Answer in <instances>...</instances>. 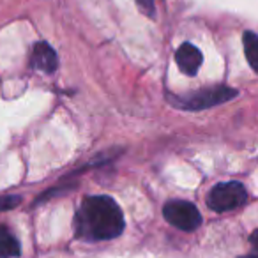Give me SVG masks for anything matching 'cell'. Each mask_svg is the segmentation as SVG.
Returning a JSON list of instances; mask_svg holds the SVG:
<instances>
[{
	"label": "cell",
	"instance_id": "6",
	"mask_svg": "<svg viewBox=\"0 0 258 258\" xmlns=\"http://www.w3.org/2000/svg\"><path fill=\"white\" fill-rule=\"evenodd\" d=\"M32 66L37 71L53 73L58 68V58L53 48L48 43H37L32 51Z\"/></svg>",
	"mask_w": 258,
	"mask_h": 258
},
{
	"label": "cell",
	"instance_id": "3",
	"mask_svg": "<svg viewBox=\"0 0 258 258\" xmlns=\"http://www.w3.org/2000/svg\"><path fill=\"white\" fill-rule=\"evenodd\" d=\"M247 200V191L240 182H223L212 187L209 193L207 205L216 212H226L244 205Z\"/></svg>",
	"mask_w": 258,
	"mask_h": 258
},
{
	"label": "cell",
	"instance_id": "7",
	"mask_svg": "<svg viewBox=\"0 0 258 258\" xmlns=\"http://www.w3.org/2000/svg\"><path fill=\"white\" fill-rule=\"evenodd\" d=\"M20 242L6 226H0V258L20 256Z\"/></svg>",
	"mask_w": 258,
	"mask_h": 258
},
{
	"label": "cell",
	"instance_id": "10",
	"mask_svg": "<svg viewBox=\"0 0 258 258\" xmlns=\"http://www.w3.org/2000/svg\"><path fill=\"white\" fill-rule=\"evenodd\" d=\"M20 197H0V211H8L20 204Z\"/></svg>",
	"mask_w": 258,
	"mask_h": 258
},
{
	"label": "cell",
	"instance_id": "12",
	"mask_svg": "<svg viewBox=\"0 0 258 258\" xmlns=\"http://www.w3.org/2000/svg\"><path fill=\"white\" fill-rule=\"evenodd\" d=\"M240 258H256V256H253V254H249V256H240Z\"/></svg>",
	"mask_w": 258,
	"mask_h": 258
},
{
	"label": "cell",
	"instance_id": "9",
	"mask_svg": "<svg viewBox=\"0 0 258 258\" xmlns=\"http://www.w3.org/2000/svg\"><path fill=\"white\" fill-rule=\"evenodd\" d=\"M138 8L144 15H147L149 18H154L156 16V6H154V0H137Z\"/></svg>",
	"mask_w": 258,
	"mask_h": 258
},
{
	"label": "cell",
	"instance_id": "11",
	"mask_svg": "<svg viewBox=\"0 0 258 258\" xmlns=\"http://www.w3.org/2000/svg\"><path fill=\"white\" fill-rule=\"evenodd\" d=\"M249 242H251V247H253V256L258 258V230H256V232L251 233Z\"/></svg>",
	"mask_w": 258,
	"mask_h": 258
},
{
	"label": "cell",
	"instance_id": "4",
	"mask_svg": "<svg viewBox=\"0 0 258 258\" xmlns=\"http://www.w3.org/2000/svg\"><path fill=\"white\" fill-rule=\"evenodd\" d=\"M165 219L175 228L184 232H195L202 225V214L191 202L186 200H170L163 207Z\"/></svg>",
	"mask_w": 258,
	"mask_h": 258
},
{
	"label": "cell",
	"instance_id": "5",
	"mask_svg": "<svg viewBox=\"0 0 258 258\" xmlns=\"http://www.w3.org/2000/svg\"><path fill=\"white\" fill-rule=\"evenodd\" d=\"M202 60H204V57H202L200 50H198L195 44L191 43H184L180 44L179 48H177L175 51V62L177 66H179V69L184 73V75L187 76H195L198 73V69H200L202 66Z\"/></svg>",
	"mask_w": 258,
	"mask_h": 258
},
{
	"label": "cell",
	"instance_id": "1",
	"mask_svg": "<svg viewBox=\"0 0 258 258\" xmlns=\"http://www.w3.org/2000/svg\"><path fill=\"white\" fill-rule=\"evenodd\" d=\"M124 230V216L115 200L104 195L89 197L75 216V232L80 239L110 240Z\"/></svg>",
	"mask_w": 258,
	"mask_h": 258
},
{
	"label": "cell",
	"instance_id": "2",
	"mask_svg": "<svg viewBox=\"0 0 258 258\" xmlns=\"http://www.w3.org/2000/svg\"><path fill=\"white\" fill-rule=\"evenodd\" d=\"M237 96V90L230 89V87H209V89L197 90L193 94H186V96H172L168 94V101L172 106L180 108V110H207L216 104H221L230 101L232 97Z\"/></svg>",
	"mask_w": 258,
	"mask_h": 258
},
{
	"label": "cell",
	"instance_id": "8",
	"mask_svg": "<svg viewBox=\"0 0 258 258\" xmlns=\"http://www.w3.org/2000/svg\"><path fill=\"white\" fill-rule=\"evenodd\" d=\"M244 43V55H246L247 62H249L251 69L258 73V36L251 30H246L242 36Z\"/></svg>",
	"mask_w": 258,
	"mask_h": 258
}]
</instances>
